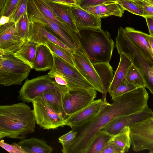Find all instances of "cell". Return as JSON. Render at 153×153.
Returning <instances> with one entry per match:
<instances>
[{
  "instance_id": "cell-6",
  "label": "cell",
  "mask_w": 153,
  "mask_h": 153,
  "mask_svg": "<svg viewBox=\"0 0 153 153\" xmlns=\"http://www.w3.org/2000/svg\"><path fill=\"white\" fill-rule=\"evenodd\" d=\"M52 88L65 93L68 91L65 87L57 84L48 74L26 80L19 92L18 99L25 102H32L36 98Z\"/></svg>"
},
{
  "instance_id": "cell-44",
  "label": "cell",
  "mask_w": 153,
  "mask_h": 153,
  "mask_svg": "<svg viewBox=\"0 0 153 153\" xmlns=\"http://www.w3.org/2000/svg\"><path fill=\"white\" fill-rule=\"evenodd\" d=\"M0 25H4L10 21V16H0Z\"/></svg>"
},
{
  "instance_id": "cell-3",
  "label": "cell",
  "mask_w": 153,
  "mask_h": 153,
  "mask_svg": "<svg viewBox=\"0 0 153 153\" xmlns=\"http://www.w3.org/2000/svg\"><path fill=\"white\" fill-rule=\"evenodd\" d=\"M76 35L80 45L92 64L110 61L114 42L110 33L101 28L79 30Z\"/></svg>"
},
{
  "instance_id": "cell-25",
  "label": "cell",
  "mask_w": 153,
  "mask_h": 153,
  "mask_svg": "<svg viewBox=\"0 0 153 153\" xmlns=\"http://www.w3.org/2000/svg\"><path fill=\"white\" fill-rule=\"evenodd\" d=\"M38 45L37 43L27 40L17 51L12 54L30 66L33 69Z\"/></svg>"
},
{
  "instance_id": "cell-40",
  "label": "cell",
  "mask_w": 153,
  "mask_h": 153,
  "mask_svg": "<svg viewBox=\"0 0 153 153\" xmlns=\"http://www.w3.org/2000/svg\"><path fill=\"white\" fill-rule=\"evenodd\" d=\"M136 2L142 6L143 9V17H153V6L137 0H131Z\"/></svg>"
},
{
  "instance_id": "cell-39",
  "label": "cell",
  "mask_w": 153,
  "mask_h": 153,
  "mask_svg": "<svg viewBox=\"0 0 153 153\" xmlns=\"http://www.w3.org/2000/svg\"><path fill=\"white\" fill-rule=\"evenodd\" d=\"M20 0H6L2 13L0 16H10Z\"/></svg>"
},
{
  "instance_id": "cell-48",
  "label": "cell",
  "mask_w": 153,
  "mask_h": 153,
  "mask_svg": "<svg viewBox=\"0 0 153 153\" xmlns=\"http://www.w3.org/2000/svg\"><path fill=\"white\" fill-rule=\"evenodd\" d=\"M73 1H75L76 3L78 1V0H72Z\"/></svg>"
},
{
  "instance_id": "cell-19",
  "label": "cell",
  "mask_w": 153,
  "mask_h": 153,
  "mask_svg": "<svg viewBox=\"0 0 153 153\" xmlns=\"http://www.w3.org/2000/svg\"><path fill=\"white\" fill-rule=\"evenodd\" d=\"M54 63L52 52L45 45H38L33 69L36 71H43L50 70Z\"/></svg>"
},
{
  "instance_id": "cell-24",
  "label": "cell",
  "mask_w": 153,
  "mask_h": 153,
  "mask_svg": "<svg viewBox=\"0 0 153 153\" xmlns=\"http://www.w3.org/2000/svg\"><path fill=\"white\" fill-rule=\"evenodd\" d=\"M17 143L25 153H50L53 151L46 141L37 138L24 139Z\"/></svg>"
},
{
  "instance_id": "cell-28",
  "label": "cell",
  "mask_w": 153,
  "mask_h": 153,
  "mask_svg": "<svg viewBox=\"0 0 153 153\" xmlns=\"http://www.w3.org/2000/svg\"><path fill=\"white\" fill-rule=\"evenodd\" d=\"M112 136L100 130L95 135L85 153H101L107 145Z\"/></svg>"
},
{
  "instance_id": "cell-47",
  "label": "cell",
  "mask_w": 153,
  "mask_h": 153,
  "mask_svg": "<svg viewBox=\"0 0 153 153\" xmlns=\"http://www.w3.org/2000/svg\"><path fill=\"white\" fill-rule=\"evenodd\" d=\"M150 153H153V148L151 150L149 151Z\"/></svg>"
},
{
  "instance_id": "cell-5",
  "label": "cell",
  "mask_w": 153,
  "mask_h": 153,
  "mask_svg": "<svg viewBox=\"0 0 153 153\" xmlns=\"http://www.w3.org/2000/svg\"><path fill=\"white\" fill-rule=\"evenodd\" d=\"M32 69L12 54L0 56V84L4 86L21 85Z\"/></svg>"
},
{
  "instance_id": "cell-37",
  "label": "cell",
  "mask_w": 153,
  "mask_h": 153,
  "mask_svg": "<svg viewBox=\"0 0 153 153\" xmlns=\"http://www.w3.org/2000/svg\"><path fill=\"white\" fill-rule=\"evenodd\" d=\"M77 131L73 129L59 137V142L65 147L69 145L76 138Z\"/></svg>"
},
{
  "instance_id": "cell-16",
  "label": "cell",
  "mask_w": 153,
  "mask_h": 153,
  "mask_svg": "<svg viewBox=\"0 0 153 153\" xmlns=\"http://www.w3.org/2000/svg\"><path fill=\"white\" fill-rule=\"evenodd\" d=\"M152 113V110L148 106L138 112L114 119L101 130L112 136L118 133L125 127L141 121Z\"/></svg>"
},
{
  "instance_id": "cell-46",
  "label": "cell",
  "mask_w": 153,
  "mask_h": 153,
  "mask_svg": "<svg viewBox=\"0 0 153 153\" xmlns=\"http://www.w3.org/2000/svg\"><path fill=\"white\" fill-rule=\"evenodd\" d=\"M141 2L149 4L153 6V1L148 0H137Z\"/></svg>"
},
{
  "instance_id": "cell-21",
  "label": "cell",
  "mask_w": 153,
  "mask_h": 153,
  "mask_svg": "<svg viewBox=\"0 0 153 153\" xmlns=\"http://www.w3.org/2000/svg\"><path fill=\"white\" fill-rule=\"evenodd\" d=\"M83 9L101 19L112 16L121 17L123 16L125 10L114 2L103 3Z\"/></svg>"
},
{
  "instance_id": "cell-1",
  "label": "cell",
  "mask_w": 153,
  "mask_h": 153,
  "mask_svg": "<svg viewBox=\"0 0 153 153\" xmlns=\"http://www.w3.org/2000/svg\"><path fill=\"white\" fill-rule=\"evenodd\" d=\"M149 94L145 88L128 92L113 100L93 120L73 129L77 131L75 139L62 147L63 153H85L95 135L114 119L140 111L148 106Z\"/></svg>"
},
{
  "instance_id": "cell-41",
  "label": "cell",
  "mask_w": 153,
  "mask_h": 153,
  "mask_svg": "<svg viewBox=\"0 0 153 153\" xmlns=\"http://www.w3.org/2000/svg\"><path fill=\"white\" fill-rule=\"evenodd\" d=\"M125 152L113 142L109 140L101 153H124Z\"/></svg>"
},
{
  "instance_id": "cell-14",
  "label": "cell",
  "mask_w": 153,
  "mask_h": 153,
  "mask_svg": "<svg viewBox=\"0 0 153 153\" xmlns=\"http://www.w3.org/2000/svg\"><path fill=\"white\" fill-rule=\"evenodd\" d=\"M16 24L11 21L0 25V56L12 54L25 42L15 34Z\"/></svg>"
},
{
  "instance_id": "cell-26",
  "label": "cell",
  "mask_w": 153,
  "mask_h": 153,
  "mask_svg": "<svg viewBox=\"0 0 153 153\" xmlns=\"http://www.w3.org/2000/svg\"><path fill=\"white\" fill-rule=\"evenodd\" d=\"M93 65L102 84L103 92L102 99L103 100H106L107 93L114 76L112 68L108 62L98 63Z\"/></svg>"
},
{
  "instance_id": "cell-9",
  "label": "cell",
  "mask_w": 153,
  "mask_h": 153,
  "mask_svg": "<svg viewBox=\"0 0 153 153\" xmlns=\"http://www.w3.org/2000/svg\"><path fill=\"white\" fill-rule=\"evenodd\" d=\"M52 53L54 63L49 71L56 72L63 76L67 82L68 91L79 88L95 89L75 67L67 62L53 52Z\"/></svg>"
},
{
  "instance_id": "cell-31",
  "label": "cell",
  "mask_w": 153,
  "mask_h": 153,
  "mask_svg": "<svg viewBox=\"0 0 153 153\" xmlns=\"http://www.w3.org/2000/svg\"><path fill=\"white\" fill-rule=\"evenodd\" d=\"M124 82L132 84L138 88H146L145 82L142 75L133 64L128 71Z\"/></svg>"
},
{
  "instance_id": "cell-35",
  "label": "cell",
  "mask_w": 153,
  "mask_h": 153,
  "mask_svg": "<svg viewBox=\"0 0 153 153\" xmlns=\"http://www.w3.org/2000/svg\"><path fill=\"white\" fill-rule=\"evenodd\" d=\"M138 88L135 85L130 83H126L124 82L110 94L113 100L120 96Z\"/></svg>"
},
{
  "instance_id": "cell-15",
  "label": "cell",
  "mask_w": 153,
  "mask_h": 153,
  "mask_svg": "<svg viewBox=\"0 0 153 153\" xmlns=\"http://www.w3.org/2000/svg\"><path fill=\"white\" fill-rule=\"evenodd\" d=\"M27 40L44 44L49 41L64 48L72 53L74 51L63 43L52 30L44 25L37 22L30 21V31Z\"/></svg>"
},
{
  "instance_id": "cell-36",
  "label": "cell",
  "mask_w": 153,
  "mask_h": 153,
  "mask_svg": "<svg viewBox=\"0 0 153 153\" xmlns=\"http://www.w3.org/2000/svg\"><path fill=\"white\" fill-rule=\"evenodd\" d=\"M0 146L3 149L10 153H25L22 147L18 143H13L11 144H9L1 139Z\"/></svg>"
},
{
  "instance_id": "cell-20",
  "label": "cell",
  "mask_w": 153,
  "mask_h": 153,
  "mask_svg": "<svg viewBox=\"0 0 153 153\" xmlns=\"http://www.w3.org/2000/svg\"><path fill=\"white\" fill-rule=\"evenodd\" d=\"M124 31L131 41L146 55L153 58L149 40V35L133 28L126 27Z\"/></svg>"
},
{
  "instance_id": "cell-8",
  "label": "cell",
  "mask_w": 153,
  "mask_h": 153,
  "mask_svg": "<svg viewBox=\"0 0 153 153\" xmlns=\"http://www.w3.org/2000/svg\"><path fill=\"white\" fill-rule=\"evenodd\" d=\"M133 150L149 151L153 148V113L129 126Z\"/></svg>"
},
{
  "instance_id": "cell-34",
  "label": "cell",
  "mask_w": 153,
  "mask_h": 153,
  "mask_svg": "<svg viewBox=\"0 0 153 153\" xmlns=\"http://www.w3.org/2000/svg\"><path fill=\"white\" fill-rule=\"evenodd\" d=\"M28 0H20L11 15L10 21L16 23L27 11Z\"/></svg>"
},
{
  "instance_id": "cell-10",
  "label": "cell",
  "mask_w": 153,
  "mask_h": 153,
  "mask_svg": "<svg viewBox=\"0 0 153 153\" xmlns=\"http://www.w3.org/2000/svg\"><path fill=\"white\" fill-rule=\"evenodd\" d=\"M95 89L79 88L69 90L63 97L64 108L67 117L85 108L93 102L97 93Z\"/></svg>"
},
{
  "instance_id": "cell-2",
  "label": "cell",
  "mask_w": 153,
  "mask_h": 153,
  "mask_svg": "<svg viewBox=\"0 0 153 153\" xmlns=\"http://www.w3.org/2000/svg\"><path fill=\"white\" fill-rule=\"evenodd\" d=\"M33 110L25 102L0 106V139L22 140L35 131Z\"/></svg>"
},
{
  "instance_id": "cell-33",
  "label": "cell",
  "mask_w": 153,
  "mask_h": 153,
  "mask_svg": "<svg viewBox=\"0 0 153 153\" xmlns=\"http://www.w3.org/2000/svg\"><path fill=\"white\" fill-rule=\"evenodd\" d=\"M117 3L124 10L133 14L141 16L143 15V7L138 3L131 0H115Z\"/></svg>"
},
{
  "instance_id": "cell-4",
  "label": "cell",
  "mask_w": 153,
  "mask_h": 153,
  "mask_svg": "<svg viewBox=\"0 0 153 153\" xmlns=\"http://www.w3.org/2000/svg\"><path fill=\"white\" fill-rule=\"evenodd\" d=\"M115 41L118 53H122L131 60L142 75L146 88L153 94V71L151 69L153 58L146 55L135 46L123 29L118 30Z\"/></svg>"
},
{
  "instance_id": "cell-13",
  "label": "cell",
  "mask_w": 153,
  "mask_h": 153,
  "mask_svg": "<svg viewBox=\"0 0 153 153\" xmlns=\"http://www.w3.org/2000/svg\"><path fill=\"white\" fill-rule=\"evenodd\" d=\"M110 104L102 99L94 100L85 108L67 116L65 119V126L72 129L82 127L93 120Z\"/></svg>"
},
{
  "instance_id": "cell-11",
  "label": "cell",
  "mask_w": 153,
  "mask_h": 153,
  "mask_svg": "<svg viewBox=\"0 0 153 153\" xmlns=\"http://www.w3.org/2000/svg\"><path fill=\"white\" fill-rule=\"evenodd\" d=\"M27 12L30 21L38 22L46 26L70 49L75 51L79 45L75 40L58 24L45 17L38 8L33 0H28Z\"/></svg>"
},
{
  "instance_id": "cell-38",
  "label": "cell",
  "mask_w": 153,
  "mask_h": 153,
  "mask_svg": "<svg viewBox=\"0 0 153 153\" xmlns=\"http://www.w3.org/2000/svg\"><path fill=\"white\" fill-rule=\"evenodd\" d=\"M115 0H78L76 4L83 8L103 3L111 2H115Z\"/></svg>"
},
{
  "instance_id": "cell-27",
  "label": "cell",
  "mask_w": 153,
  "mask_h": 153,
  "mask_svg": "<svg viewBox=\"0 0 153 153\" xmlns=\"http://www.w3.org/2000/svg\"><path fill=\"white\" fill-rule=\"evenodd\" d=\"M33 0L38 8L45 17L58 24L72 37L77 43H79L76 33L64 24L57 17L44 0Z\"/></svg>"
},
{
  "instance_id": "cell-29",
  "label": "cell",
  "mask_w": 153,
  "mask_h": 153,
  "mask_svg": "<svg viewBox=\"0 0 153 153\" xmlns=\"http://www.w3.org/2000/svg\"><path fill=\"white\" fill-rule=\"evenodd\" d=\"M110 140L114 143L125 153L128 152L131 144L129 126L125 127L118 133L112 136Z\"/></svg>"
},
{
  "instance_id": "cell-17",
  "label": "cell",
  "mask_w": 153,
  "mask_h": 153,
  "mask_svg": "<svg viewBox=\"0 0 153 153\" xmlns=\"http://www.w3.org/2000/svg\"><path fill=\"white\" fill-rule=\"evenodd\" d=\"M72 13L76 25L79 30L101 28V18L75 4L71 6Z\"/></svg>"
},
{
  "instance_id": "cell-18",
  "label": "cell",
  "mask_w": 153,
  "mask_h": 153,
  "mask_svg": "<svg viewBox=\"0 0 153 153\" xmlns=\"http://www.w3.org/2000/svg\"><path fill=\"white\" fill-rule=\"evenodd\" d=\"M57 17L71 30L77 33L79 32L73 17L71 5L44 0Z\"/></svg>"
},
{
  "instance_id": "cell-30",
  "label": "cell",
  "mask_w": 153,
  "mask_h": 153,
  "mask_svg": "<svg viewBox=\"0 0 153 153\" xmlns=\"http://www.w3.org/2000/svg\"><path fill=\"white\" fill-rule=\"evenodd\" d=\"M15 24V35L24 42L27 40L29 33L30 21L27 11Z\"/></svg>"
},
{
  "instance_id": "cell-7",
  "label": "cell",
  "mask_w": 153,
  "mask_h": 153,
  "mask_svg": "<svg viewBox=\"0 0 153 153\" xmlns=\"http://www.w3.org/2000/svg\"><path fill=\"white\" fill-rule=\"evenodd\" d=\"M32 103L36 123L41 128L54 129L65 126V119L60 116L42 97H38Z\"/></svg>"
},
{
  "instance_id": "cell-32",
  "label": "cell",
  "mask_w": 153,
  "mask_h": 153,
  "mask_svg": "<svg viewBox=\"0 0 153 153\" xmlns=\"http://www.w3.org/2000/svg\"><path fill=\"white\" fill-rule=\"evenodd\" d=\"M45 45L56 55L67 62L75 67L71 53L58 45L49 41L46 42Z\"/></svg>"
},
{
  "instance_id": "cell-42",
  "label": "cell",
  "mask_w": 153,
  "mask_h": 153,
  "mask_svg": "<svg viewBox=\"0 0 153 153\" xmlns=\"http://www.w3.org/2000/svg\"><path fill=\"white\" fill-rule=\"evenodd\" d=\"M150 35L153 36V17L145 18Z\"/></svg>"
},
{
  "instance_id": "cell-12",
  "label": "cell",
  "mask_w": 153,
  "mask_h": 153,
  "mask_svg": "<svg viewBox=\"0 0 153 153\" xmlns=\"http://www.w3.org/2000/svg\"><path fill=\"white\" fill-rule=\"evenodd\" d=\"M75 67L83 76L101 93L103 92L101 79L86 53L80 45L76 47L72 53Z\"/></svg>"
},
{
  "instance_id": "cell-23",
  "label": "cell",
  "mask_w": 153,
  "mask_h": 153,
  "mask_svg": "<svg viewBox=\"0 0 153 153\" xmlns=\"http://www.w3.org/2000/svg\"><path fill=\"white\" fill-rule=\"evenodd\" d=\"M65 93L61 91L52 88L47 90L39 96L41 97L48 102L60 116L65 119L67 116L63 104V97Z\"/></svg>"
},
{
  "instance_id": "cell-22",
  "label": "cell",
  "mask_w": 153,
  "mask_h": 153,
  "mask_svg": "<svg viewBox=\"0 0 153 153\" xmlns=\"http://www.w3.org/2000/svg\"><path fill=\"white\" fill-rule=\"evenodd\" d=\"M119 54L120 56V61L108 90L109 94L124 82L128 71L133 64L131 60L124 54L122 53Z\"/></svg>"
},
{
  "instance_id": "cell-43",
  "label": "cell",
  "mask_w": 153,
  "mask_h": 153,
  "mask_svg": "<svg viewBox=\"0 0 153 153\" xmlns=\"http://www.w3.org/2000/svg\"><path fill=\"white\" fill-rule=\"evenodd\" d=\"M49 1L60 3L66 4H68L71 5H74L76 4L75 1L72 0H46Z\"/></svg>"
},
{
  "instance_id": "cell-45",
  "label": "cell",
  "mask_w": 153,
  "mask_h": 153,
  "mask_svg": "<svg viewBox=\"0 0 153 153\" xmlns=\"http://www.w3.org/2000/svg\"><path fill=\"white\" fill-rule=\"evenodd\" d=\"M149 40L153 54V36L149 35Z\"/></svg>"
}]
</instances>
